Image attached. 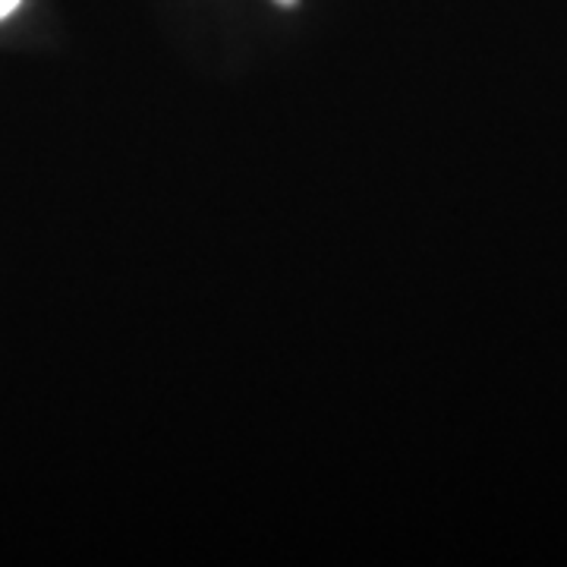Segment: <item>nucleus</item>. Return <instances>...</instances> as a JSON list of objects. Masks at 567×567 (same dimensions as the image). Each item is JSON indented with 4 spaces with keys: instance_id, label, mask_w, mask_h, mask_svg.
I'll return each mask as SVG.
<instances>
[{
    "instance_id": "obj_1",
    "label": "nucleus",
    "mask_w": 567,
    "mask_h": 567,
    "mask_svg": "<svg viewBox=\"0 0 567 567\" xmlns=\"http://www.w3.org/2000/svg\"><path fill=\"white\" fill-rule=\"evenodd\" d=\"M17 7H20V0H0V20H3V17H10Z\"/></svg>"
}]
</instances>
